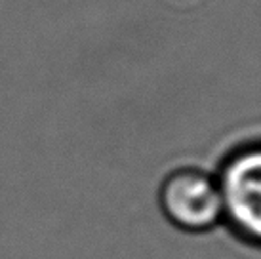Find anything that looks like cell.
I'll list each match as a JSON object with an SVG mask.
<instances>
[{
	"label": "cell",
	"mask_w": 261,
	"mask_h": 259,
	"mask_svg": "<svg viewBox=\"0 0 261 259\" xmlns=\"http://www.w3.org/2000/svg\"><path fill=\"white\" fill-rule=\"evenodd\" d=\"M159 206L170 227L185 237H208L223 225V198L218 177L195 166H181L164 175Z\"/></svg>",
	"instance_id": "obj_1"
},
{
	"label": "cell",
	"mask_w": 261,
	"mask_h": 259,
	"mask_svg": "<svg viewBox=\"0 0 261 259\" xmlns=\"http://www.w3.org/2000/svg\"><path fill=\"white\" fill-rule=\"evenodd\" d=\"M223 225L244 246L261 250V141L232 151L216 173Z\"/></svg>",
	"instance_id": "obj_2"
}]
</instances>
